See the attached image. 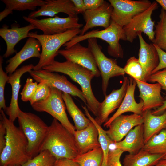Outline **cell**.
Listing matches in <instances>:
<instances>
[{
    "mask_svg": "<svg viewBox=\"0 0 166 166\" xmlns=\"http://www.w3.org/2000/svg\"><path fill=\"white\" fill-rule=\"evenodd\" d=\"M166 109V96L163 104L161 106L152 111V113L154 115H159L163 113Z\"/></svg>",
    "mask_w": 166,
    "mask_h": 166,
    "instance_id": "obj_46",
    "label": "cell"
},
{
    "mask_svg": "<svg viewBox=\"0 0 166 166\" xmlns=\"http://www.w3.org/2000/svg\"><path fill=\"white\" fill-rule=\"evenodd\" d=\"M50 87V93L46 99L31 105L35 111L45 112L50 114L74 135L76 130L67 117L66 106L62 97L63 92L56 88Z\"/></svg>",
    "mask_w": 166,
    "mask_h": 166,
    "instance_id": "obj_7",
    "label": "cell"
},
{
    "mask_svg": "<svg viewBox=\"0 0 166 166\" xmlns=\"http://www.w3.org/2000/svg\"><path fill=\"white\" fill-rule=\"evenodd\" d=\"M113 144L114 149L123 152H128L131 154L137 153L142 149L145 144L143 124L131 129L123 140Z\"/></svg>",
    "mask_w": 166,
    "mask_h": 166,
    "instance_id": "obj_25",
    "label": "cell"
},
{
    "mask_svg": "<svg viewBox=\"0 0 166 166\" xmlns=\"http://www.w3.org/2000/svg\"><path fill=\"white\" fill-rule=\"evenodd\" d=\"M156 2L166 11V0H156Z\"/></svg>",
    "mask_w": 166,
    "mask_h": 166,
    "instance_id": "obj_48",
    "label": "cell"
},
{
    "mask_svg": "<svg viewBox=\"0 0 166 166\" xmlns=\"http://www.w3.org/2000/svg\"><path fill=\"white\" fill-rule=\"evenodd\" d=\"M91 38H100L109 44L107 52L110 56L116 58H123L124 52L119 41H127L125 32L123 27L111 20L110 26L107 28L102 30H93L83 35H78L63 46L65 49H67L77 43Z\"/></svg>",
    "mask_w": 166,
    "mask_h": 166,
    "instance_id": "obj_4",
    "label": "cell"
},
{
    "mask_svg": "<svg viewBox=\"0 0 166 166\" xmlns=\"http://www.w3.org/2000/svg\"><path fill=\"white\" fill-rule=\"evenodd\" d=\"M19 127L27 138L28 154L32 159L40 152V149L47 135L48 126L38 116L21 110L18 117Z\"/></svg>",
    "mask_w": 166,
    "mask_h": 166,
    "instance_id": "obj_5",
    "label": "cell"
},
{
    "mask_svg": "<svg viewBox=\"0 0 166 166\" xmlns=\"http://www.w3.org/2000/svg\"><path fill=\"white\" fill-rule=\"evenodd\" d=\"M163 159H166V155L163 157Z\"/></svg>",
    "mask_w": 166,
    "mask_h": 166,
    "instance_id": "obj_51",
    "label": "cell"
},
{
    "mask_svg": "<svg viewBox=\"0 0 166 166\" xmlns=\"http://www.w3.org/2000/svg\"><path fill=\"white\" fill-rule=\"evenodd\" d=\"M9 10L23 11L26 10H34L38 6L45 4L47 2L43 0H1Z\"/></svg>",
    "mask_w": 166,
    "mask_h": 166,
    "instance_id": "obj_33",
    "label": "cell"
},
{
    "mask_svg": "<svg viewBox=\"0 0 166 166\" xmlns=\"http://www.w3.org/2000/svg\"><path fill=\"white\" fill-rule=\"evenodd\" d=\"M127 91L124 98L119 108L113 115L104 123V126L108 128L112 121L118 116L127 112L142 115V109L144 105L143 100L140 99V102H136L134 98V93L137 83L131 77L129 78Z\"/></svg>",
    "mask_w": 166,
    "mask_h": 166,
    "instance_id": "obj_22",
    "label": "cell"
},
{
    "mask_svg": "<svg viewBox=\"0 0 166 166\" xmlns=\"http://www.w3.org/2000/svg\"><path fill=\"white\" fill-rule=\"evenodd\" d=\"M129 82V78L124 77L121 88L113 89L109 94L105 96L104 100L101 102L98 116L95 119L99 125L105 123L108 120L109 115L119 108L126 93Z\"/></svg>",
    "mask_w": 166,
    "mask_h": 166,
    "instance_id": "obj_14",
    "label": "cell"
},
{
    "mask_svg": "<svg viewBox=\"0 0 166 166\" xmlns=\"http://www.w3.org/2000/svg\"><path fill=\"white\" fill-rule=\"evenodd\" d=\"M154 45L156 48L158 54L159 63L157 67L152 71V74L162 69L166 68V52L158 47Z\"/></svg>",
    "mask_w": 166,
    "mask_h": 166,
    "instance_id": "obj_41",
    "label": "cell"
},
{
    "mask_svg": "<svg viewBox=\"0 0 166 166\" xmlns=\"http://www.w3.org/2000/svg\"><path fill=\"white\" fill-rule=\"evenodd\" d=\"M50 87L47 84L39 82L34 94L29 101L31 105L35 102L46 99L49 95Z\"/></svg>",
    "mask_w": 166,
    "mask_h": 166,
    "instance_id": "obj_37",
    "label": "cell"
},
{
    "mask_svg": "<svg viewBox=\"0 0 166 166\" xmlns=\"http://www.w3.org/2000/svg\"><path fill=\"white\" fill-rule=\"evenodd\" d=\"M113 8L111 4L105 1L98 8L86 10L83 14L85 24L81 29L80 35H83L89 29L101 27L104 29L110 25Z\"/></svg>",
    "mask_w": 166,
    "mask_h": 166,
    "instance_id": "obj_16",
    "label": "cell"
},
{
    "mask_svg": "<svg viewBox=\"0 0 166 166\" xmlns=\"http://www.w3.org/2000/svg\"><path fill=\"white\" fill-rule=\"evenodd\" d=\"M158 5L156 1H153L148 9L136 15L123 27L127 41L133 42L139 32L145 34L151 41L154 39L155 21L152 20L151 17L153 11L158 8Z\"/></svg>",
    "mask_w": 166,
    "mask_h": 166,
    "instance_id": "obj_10",
    "label": "cell"
},
{
    "mask_svg": "<svg viewBox=\"0 0 166 166\" xmlns=\"http://www.w3.org/2000/svg\"><path fill=\"white\" fill-rule=\"evenodd\" d=\"M86 10L95 9L101 6L104 2L103 0H83Z\"/></svg>",
    "mask_w": 166,
    "mask_h": 166,
    "instance_id": "obj_42",
    "label": "cell"
},
{
    "mask_svg": "<svg viewBox=\"0 0 166 166\" xmlns=\"http://www.w3.org/2000/svg\"><path fill=\"white\" fill-rule=\"evenodd\" d=\"M57 159L47 150H44L21 166H53Z\"/></svg>",
    "mask_w": 166,
    "mask_h": 166,
    "instance_id": "obj_34",
    "label": "cell"
},
{
    "mask_svg": "<svg viewBox=\"0 0 166 166\" xmlns=\"http://www.w3.org/2000/svg\"><path fill=\"white\" fill-rule=\"evenodd\" d=\"M6 133V128L2 121H0V153L4 149L6 144L5 136Z\"/></svg>",
    "mask_w": 166,
    "mask_h": 166,
    "instance_id": "obj_44",
    "label": "cell"
},
{
    "mask_svg": "<svg viewBox=\"0 0 166 166\" xmlns=\"http://www.w3.org/2000/svg\"><path fill=\"white\" fill-rule=\"evenodd\" d=\"M81 31L80 29H76L52 35L38 34L37 32H29L28 38H34L38 40L42 48L39 61L33 70H39L50 64L58 54V52L60 47L80 34Z\"/></svg>",
    "mask_w": 166,
    "mask_h": 166,
    "instance_id": "obj_6",
    "label": "cell"
},
{
    "mask_svg": "<svg viewBox=\"0 0 166 166\" xmlns=\"http://www.w3.org/2000/svg\"><path fill=\"white\" fill-rule=\"evenodd\" d=\"M151 110L143 112L145 143L153 136L166 128V109L161 114L155 115Z\"/></svg>",
    "mask_w": 166,
    "mask_h": 166,
    "instance_id": "obj_26",
    "label": "cell"
},
{
    "mask_svg": "<svg viewBox=\"0 0 166 166\" xmlns=\"http://www.w3.org/2000/svg\"><path fill=\"white\" fill-rule=\"evenodd\" d=\"M142 149L151 154H166V128L152 136Z\"/></svg>",
    "mask_w": 166,
    "mask_h": 166,
    "instance_id": "obj_30",
    "label": "cell"
},
{
    "mask_svg": "<svg viewBox=\"0 0 166 166\" xmlns=\"http://www.w3.org/2000/svg\"><path fill=\"white\" fill-rule=\"evenodd\" d=\"M53 166H80L73 160L63 158L57 160Z\"/></svg>",
    "mask_w": 166,
    "mask_h": 166,
    "instance_id": "obj_43",
    "label": "cell"
},
{
    "mask_svg": "<svg viewBox=\"0 0 166 166\" xmlns=\"http://www.w3.org/2000/svg\"><path fill=\"white\" fill-rule=\"evenodd\" d=\"M13 11L5 8L0 13V21H1L9 14L12 13Z\"/></svg>",
    "mask_w": 166,
    "mask_h": 166,
    "instance_id": "obj_47",
    "label": "cell"
},
{
    "mask_svg": "<svg viewBox=\"0 0 166 166\" xmlns=\"http://www.w3.org/2000/svg\"><path fill=\"white\" fill-rule=\"evenodd\" d=\"M113 8L111 20L123 27L136 15L148 9L152 2L148 0H109Z\"/></svg>",
    "mask_w": 166,
    "mask_h": 166,
    "instance_id": "obj_9",
    "label": "cell"
},
{
    "mask_svg": "<svg viewBox=\"0 0 166 166\" xmlns=\"http://www.w3.org/2000/svg\"><path fill=\"white\" fill-rule=\"evenodd\" d=\"M160 20L155 26V37L152 44L166 52V11L161 9Z\"/></svg>",
    "mask_w": 166,
    "mask_h": 166,
    "instance_id": "obj_32",
    "label": "cell"
},
{
    "mask_svg": "<svg viewBox=\"0 0 166 166\" xmlns=\"http://www.w3.org/2000/svg\"><path fill=\"white\" fill-rule=\"evenodd\" d=\"M29 73L37 82L46 83L63 93L77 97L86 105V100L82 91L69 81L65 76L60 75L57 73L49 72L42 69L37 70H32Z\"/></svg>",
    "mask_w": 166,
    "mask_h": 166,
    "instance_id": "obj_12",
    "label": "cell"
},
{
    "mask_svg": "<svg viewBox=\"0 0 166 166\" xmlns=\"http://www.w3.org/2000/svg\"><path fill=\"white\" fill-rule=\"evenodd\" d=\"M88 47L93 54L102 78L101 88L105 96L109 81L111 78L124 76L125 74L123 68L120 66L116 60L107 57L102 52V47L96 38L88 39Z\"/></svg>",
    "mask_w": 166,
    "mask_h": 166,
    "instance_id": "obj_8",
    "label": "cell"
},
{
    "mask_svg": "<svg viewBox=\"0 0 166 166\" xmlns=\"http://www.w3.org/2000/svg\"><path fill=\"white\" fill-rule=\"evenodd\" d=\"M37 82H34L30 78L27 79L22 91L20 93L21 99L24 102L29 101L35 92L38 86Z\"/></svg>",
    "mask_w": 166,
    "mask_h": 166,
    "instance_id": "obj_38",
    "label": "cell"
},
{
    "mask_svg": "<svg viewBox=\"0 0 166 166\" xmlns=\"http://www.w3.org/2000/svg\"><path fill=\"white\" fill-rule=\"evenodd\" d=\"M166 155L165 154H151L142 149L136 154L126 155L123 166H154Z\"/></svg>",
    "mask_w": 166,
    "mask_h": 166,
    "instance_id": "obj_27",
    "label": "cell"
},
{
    "mask_svg": "<svg viewBox=\"0 0 166 166\" xmlns=\"http://www.w3.org/2000/svg\"><path fill=\"white\" fill-rule=\"evenodd\" d=\"M154 166H166V159H161Z\"/></svg>",
    "mask_w": 166,
    "mask_h": 166,
    "instance_id": "obj_49",
    "label": "cell"
},
{
    "mask_svg": "<svg viewBox=\"0 0 166 166\" xmlns=\"http://www.w3.org/2000/svg\"><path fill=\"white\" fill-rule=\"evenodd\" d=\"M44 150L49 151L57 160H73L80 154L74 135L55 118L49 126L40 152Z\"/></svg>",
    "mask_w": 166,
    "mask_h": 166,
    "instance_id": "obj_3",
    "label": "cell"
},
{
    "mask_svg": "<svg viewBox=\"0 0 166 166\" xmlns=\"http://www.w3.org/2000/svg\"><path fill=\"white\" fill-rule=\"evenodd\" d=\"M34 66L32 64L23 66L9 75V79L7 83L10 84L11 87L12 96L10 105L7 107L5 112L8 116V118L13 122L18 118L21 110L18 101V94L21 87V78L24 74L26 72L29 73L32 70Z\"/></svg>",
    "mask_w": 166,
    "mask_h": 166,
    "instance_id": "obj_18",
    "label": "cell"
},
{
    "mask_svg": "<svg viewBox=\"0 0 166 166\" xmlns=\"http://www.w3.org/2000/svg\"><path fill=\"white\" fill-rule=\"evenodd\" d=\"M103 155L101 147L78 155L73 160L80 166H101Z\"/></svg>",
    "mask_w": 166,
    "mask_h": 166,
    "instance_id": "obj_31",
    "label": "cell"
},
{
    "mask_svg": "<svg viewBox=\"0 0 166 166\" xmlns=\"http://www.w3.org/2000/svg\"><path fill=\"white\" fill-rule=\"evenodd\" d=\"M21 166V165H8L7 166Z\"/></svg>",
    "mask_w": 166,
    "mask_h": 166,
    "instance_id": "obj_50",
    "label": "cell"
},
{
    "mask_svg": "<svg viewBox=\"0 0 166 166\" xmlns=\"http://www.w3.org/2000/svg\"><path fill=\"white\" fill-rule=\"evenodd\" d=\"M3 57L0 56V111L6 110L7 107L6 105L4 97V90L6 84L9 79V76L3 69L2 64Z\"/></svg>",
    "mask_w": 166,
    "mask_h": 166,
    "instance_id": "obj_36",
    "label": "cell"
},
{
    "mask_svg": "<svg viewBox=\"0 0 166 166\" xmlns=\"http://www.w3.org/2000/svg\"><path fill=\"white\" fill-rule=\"evenodd\" d=\"M42 69L48 71L61 73L68 75L80 86L86 101L88 109L95 116H98L101 102L94 95L91 86V81L95 76L88 69L76 63L66 60L60 62L54 60Z\"/></svg>",
    "mask_w": 166,
    "mask_h": 166,
    "instance_id": "obj_2",
    "label": "cell"
},
{
    "mask_svg": "<svg viewBox=\"0 0 166 166\" xmlns=\"http://www.w3.org/2000/svg\"><path fill=\"white\" fill-rule=\"evenodd\" d=\"M23 18L46 35L62 33L69 30L80 29L83 26L82 24L79 22L78 16L61 18L56 15L54 17L41 19L30 18L26 16H23Z\"/></svg>",
    "mask_w": 166,
    "mask_h": 166,
    "instance_id": "obj_11",
    "label": "cell"
},
{
    "mask_svg": "<svg viewBox=\"0 0 166 166\" xmlns=\"http://www.w3.org/2000/svg\"><path fill=\"white\" fill-rule=\"evenodd\" d=\"M148 81L151 82H156L160 84L162 89L166 92V68L158 71L152 74Z\"/></svg>",
    "mask_w": 166,
    "mask_h": 166,
    "instance_id": "obj_39",
    "label": "cell"
},
{
    "mask_svg": "<svg viewBox=\"0 0 166 166\" xmlns=\"http://www.w3.org/2000/svg\"><path fill=\"white\" fill-rule=\"evenodd\" d=\"M37 29L32 24L21 27L9 28L6 26L0 29V36L4 40L6 45V49L3 54V58H7L14 53H17L14 49L16 45L21 40L28 37L30 31Z\"/></svg>",
    "mask_w": 166,
    "mask_h": 166,
    "instance_id": "obj_23",
    "label": "cell"
},
{
    "mask_svg": "<svg viewBox=\"0 0 166 166\" xmlns=\"http://www.w3.org/2000/svg\"><path fill=\"white\" fill-rule=\"evenodd\" d=\"M77 14H84L86 10L83 0H71Z\"/></svg>",
    "mask_w": 166,
    "mask_h": 166,
    "instance_id": "obj_45",
    "label": "cell"
},
{
    "mask_svg": "<svg viewBox=\"0 0 166 166\" xmlns=\"http://www.w3.org/2000/svg\"><path fill=\"white\" fill-rule=\"evenodd\" d=\"M0 111V120L6 130L5 145L0 153V165H22L31 159L27 152V138L20 127L6 117L4 111Z\"/></svg>",
    "mask_w": 166,
    "mask_h": 166,
    "instance_id": "obj_1",
    "label": "cell"
},
{
    "mask_svg": "<svg viewBox=\"0 0 166 166\" xmlns=\"http://www.w3.org/2000/svg\"><path fill=\"white\" fill-rule=\"evenodd\" d=\"M60 54L68 61L77 64L92 72L96 77L101 75L92 51L88 47L77 43L70 48L58 51Z\"/></svg>",
    "mask_w": 166,
    "mask_h": 166,
    "instance_id": "obj_13",
    "label": "cell"
},
{
    "mask_svg": "<svg viewBox=\"0 0 166 166\" xmlns=\"http://www.w3.org/2000/svg\"><path fill=\"white\" fill-rule=\"evenodd\" d=\"M84 110L86 116L94 124L98 132V139L103 153V158L101 166H107L108 156L110 151L109 147L114 142L112 141L107 134L105 130L99 125L91 115L88 109L86 106H81Z\"/></svg>",
    "mask_w": 166,
    "mask_h": 166,
    "instance_id": "obj_29",
    "label": "cell"
},
{
    "mask_svg": "<svg viewBox=\"0 0 166 166\" xmlns=\"http://www.w3.org/2000/svg\"><path fill=\"white\" fill-rule=\"evenodd\" d=\"M142 33L139 32L138 34L140 44L138 59L143 69L142 81L147 82L152 71L158 66L159 58L154 46L144 40Z\"/></svg>",
    "mask_w": 166,
    "mask_h": 166,
    "instance_id": "obj_17",
    "label": "cell"
},
{
    "mask_svg": "<svg viewBox=\"0 0 166 166\" xmlns=\"http://www.w3.org/2000/svg\"><path fill=\"white\" fill-rule=\"evenodd\" d=\"M41 45L39 41L32 37H29L22 49L13 57L8 60V63L5 69L7 74L10 75L14 72L23 62L32 57H41Z\"/></svg>",
    "mask_w": 166,
    "mask_h": 166,
    "instance_id": "obj_20",
    "label": "cell"
},
{
    "mask_svg": "<svg viewBox=\"0 0 166 166\" xmlns=\"http://www.w3.org/2000/svg\"><path fill=\"white\" fill-rule=\"evenodd\" d=\"M125 73L134 79L143 81V69L138 58H129L123 68Z\"/></svg>",
    "mask_w": 166,
    "mask_h": 166,
    "instance_id": "obj_35",
    "label": "cell"
},
{
    "mask_svg": "<svg viewBox=\"0 0 166 166\" xmlns=\"http://www.w3.org/2000/svg\"><path fill=\"white\" fill-rule=\"evenodd\" d=\"M62 97L67 111L73 121L76 130H81L87 127L91 121L77 106L71 95L63 93Z\"/></svg>",
    "mask_w": 166,
    "mask_h": 166,
    "instance_id": "obj_28",
    "label": "cell"
},
{
    "mask_svg": "<svg viewBox=\"0 0 166 166\" xmlns=\"http://www.w3.org/2000/svg\"><path fill=\"white\" fill-rule=\"evenodd\" d=\"M124 152L119 149H114L110 150L109 153L107 166H123L120 159Z\"/></svg>",
    "mask_w": 166,
    "mask_h": 166,
    "instance_id": "obj_40",
    "label": "cell"
},
{
    "mask_svg": "<svg viewBox=\"0 0 166 166\" xmlns=\"http://www.w3.org/2000/svg\"><path fill=\"white\" fill-rule=\"evenodd\" d=\"M47 3L36 11L30 13L27 16L36 18L40 16L53 17L59 13L66 14L68 16H78L71 0H46Z\"/></svg>",
    "mask_w": 166,
    "mask_h": 166,
    "instance_id": "obj_21",
    "label": "cell"
},
{
    "mask_svg": "<svg viewBox=\"0 0 166 166\" xmlns=\"http://www.w3.org/2000/svg\"><path fill=\"white\" fill-rule=\"evenodd\" d=\"M144 119L142 115L133 114L121 115L114 119L111 123L105 132L114 143L118 142L128 134L133 128L143 124Z\"/></svg>",
    "mask_w": 166,
    "mask_h": 166,
    "instance_id": "obj_15",
    "label": "cell"
},
{
    "mask_svg": "<svg viewBox=\"0 0 166 166\" xmlns=\"http://www.w3.org/2000/svg\"><path fill=\"white\" fill-rule=\"evenodd\" d=\"M134 79L139 89V97L144 102L143 112L152 109H156L163 105L165 98L161 95L162 87L160 84H150Z\"/></svg>",
    "mask_w": 166,
    "mask_h": 166,
    "instance_id": "obj_19",
    "label": "cell"
},
{
    "mask_svg": "<svg viewBox=\"0 0 166 166\" xmlns=\"http://www.w3.org/2000/svg\"><path fill=\"white\" fill-rule=\"evenodd\" d=\"M73 135L80 154L101 147L98 131L91 121L85 128L76 130Z\"/></svg>",
    "mask_w": 166,
    "mask_h": 166,
    "instance_id": "obj_24",
    "label": "cell"
}]
</instances>
